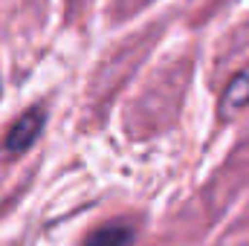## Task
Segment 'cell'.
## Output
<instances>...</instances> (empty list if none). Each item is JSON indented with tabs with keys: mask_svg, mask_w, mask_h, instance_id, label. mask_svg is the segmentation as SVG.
<instances>
[{
	"mask_svg": "<svg viewBox=\"0 0 249 246\" xmlns=\"http://www.w3.org/2000/svg\"><path fill=\"white\" fill-rule=\"evenodd\" d=\"M41 127H44V116H41L38 110L20 116V122H15V127H12L9 136H6V148H9V151H26V148L38 139Z\"/></svg>",
	"mask_w": 249,
	"mask_h": 246,
	"instance_id": "1",
	"label": "cell"
},
{
	"mask_svg": "<svg viewBox=\"0 0 249 246\" xmlns=\"http://www.w3.org/2000/svg\"><path fill=\"white\" fill-rule=\"evenodd\" d=\"M133 241V232L127 226H105L96 235H90L87 246H127Z\"/></svg>",
	"mask_w": 249,
	"mask_h": 246,
	"instance_id": "2",
	"label": "cell"
},
{
	"mask_svg": "<svg viewBox=\"0 0 249 246\" xmlns=\"http://www.w3.org/2000/svg\"><path fill=\"white\" fill-rule=\"evenodd\" d=\"M249 105V75H238L229 90H226V99H223V110H238Z\"/></svg>",
	"mask_w": 249,
	"mask_h": 246,
	"instance_id": "3",
	"label": "cell"
}]
</instances>
